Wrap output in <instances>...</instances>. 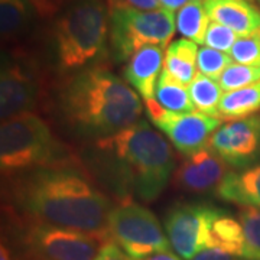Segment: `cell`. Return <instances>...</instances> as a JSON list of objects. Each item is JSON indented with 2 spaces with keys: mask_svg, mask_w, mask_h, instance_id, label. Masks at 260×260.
<instances>
[{
  "mask_svg": "<svg viewBox=\"0 0 260 260\" xmlns=\"http://www.w3.org/2000/svg\"><path fill=\"white\" fill-rule=\"evenodd\" d=\"M8 214L77 232L109 236L113 201L80 162L8 178Z\"/></svg>",
  "mask_w": 260,
  "mask_h": 260,
  "instance_id": "cell-1",
  "label": "cell"
},
{
  "mask_svg": "<svg viewBox=\"0 0 260 260\" xmlns=\"http://www.w3.org/2000/svg\"><path fill=\"white\" fill-rule=\"evenodd\" d=\"M56 110L71 130L94 140L140 120L139 94L103 64L68 75L56 91Z\"/></svg>",
  "mask_w": 260,
  "mask_h": 260,
  "instance_id": "cell-2",
  "label": "cell"
},
{
  "mask_svg": "<svg viewBox=\"0 0 260 260\" xmlns=\"http://www.w3.org/2000/svg\"><path fill=\"white\" fill-rule=\"evenodd\" d=\"M93 150L114 186L124 195L123 200L136 197L143 203H153L177 169L172 145L145 120L94 140Z\"/></svg>",
  "mask_w": 260,
  "mask_h": 260,
  "instance_id": "cell-3",
  "label": "cell"
},
{
  "mask_svg": "<svg viewBox=\"0 0 260 260\" xmlns=\"http://www.w3.org/2000/svg\"><path fill=\"white\" fill-rule=\"evenodd\" d=\"M110 34L106 0H71L54 19L52 48L56 71L62 77L102 64Z\"/></svg>",
  "mask_w": 260,
  "mask_h": 260,
  "instance_id": "cell-4",
  "label": "cell"
},
{
  "mask_svg": "<svg viewBox=\"0 0 260 260\" xmlns=\"http://www.w3.org/2000/svg\"><path fill=\"white\" fill-rule=\"evenodd\" d=\"M74 155L55 138L51 126L37 113L2 121L0 127V169L6 178L34 169L73 164Z\"/></svg>",
  "mask_w": 260,
  "mask_h": 260,
  "instance_id": "cell-5",
  "label": "cell"
},
{
  "mask_svg": "<svg viewBox=\"0 0 260 260\" xmlns=\"http://www.w3.org/2000/svg\"><path fill=\"white\" fill-rule=\"evenodd\" d=\"M9 234L20 260H94L106 236L77 232L9 214ZM8 243V244H10Z\"/></svg>",
  "mask_w": 260,
  "mask_h": 260,
  "instance_id": "cell-6",
  "label": "cell"
},
{
  "mask_svg": "<svg viewBox=\"0 0 260 260\" xmlns=\"http://www.w3.org/2000/svg\"><path fill=\"white\" fill-rule=\"evenodd\" d=\"M175 29L177 18L171 10L110 9L109 42L113 58L127 62L145 45L168 48Z\"/></svg>",
  "mask_w": 260,
  "mask_h": 260,
  "instance_id": "cell-7",
  "label": "cell"
},
{
  "mask_svg": "<svg viewBox=\"0 0 260 260\" xmlns=\"http://www.w3.org/2000/svg\"><path fill=\"white\" fill-rule=\"evenodd\" d=\"M109 236L135 260L172 251L156 215L132 200H121L114 205L109 218Z\"/></svg>",
  "mask_w": 260,
  "mask_h": 260,
  "instance_id": "cell-8",
  "label": "cell"
},
{
  "mask_svg": "<svg viewBox=\"0 0 260 260\" xmlns=\"http://www.w3.org/2000/svg\"><path fill=\"white\" fill-rule=\"evenodd\" d=\"M45 91V80L38 62L22 48L3 54L0 71L2 121L35 113Z\"/></svg>",
  "mask_w": 260,
  "mask_h": 260,
  "instance_id": "cell-9",
  "label": "cell"
},
{
  "mask_svg": "<svg viewBox=\"0 0 260 260\" xmlns=\"http://www.w3.org/2000/svg\"><path fill=\"white\" fill-rule=\"evenodd\" d=\"M145 112L156 129L167 135L171 145L184 156L207 146L208 140L223 123L221 119L201 112L175 113L164 109L155 99L145 100Z\"/></svg>",
  "mask_w": 260,
  "mask_h": 260,
  "instance_id": "cell-10",
  "label": "cell"
},
{
  "mask_svg": "<svg viewBox=\"0 0 260 260\" xmlns=\"http://www.w3.org/2000/svg\"><path fill=\"white\" fill-rule=\"evenodd\" d=\"M217 208L204 203H179L165 215V233L174 251L184 260H192L208 249V229Z\"/></svg>",
  "mask_w": 260,
  "mask_h": 260,
  "instance_id": "cell-11",
  "label": "cell"
},
{
  "mask_svg": "<svg viewBox=\"0 0 260 260\" xmlns=\"http://www.w3.org/2000/svg\"><path fill=\"white\" fill-rule=\"evenodd\" d=\"M207 146L232 168H249L260 158V114L223 123Z\"/></svg>",
  "mask_w": 260,
  "mask_h": 260,
  "instance_id": "cell-12",
  "label": "cell"
},
{
  "mask_svg": "<svg viewBox=\"0 0 260 260\" xmlns=\"http://www.w3.org/2000/svg\"><path fill=\"white\" fill-rule=\"evenodd\" d=\"M230 172L229 165L213 149L204 146L177 165L172 177L175 189L185 194L203 195L217 192V188Z\"/></svg>",
  "mask_w": 260,
  "mask_h": 260,
  "instance_id": "cell-13",
  "label": "cell"
},
{
  "mask_svg": "<svg viewBox=\"0 0 260 260\" xmlns=\"http://www.w3.org/2000/svg\"><path fill=\"white\" fill-rule=\"evenodd\" d=\"M165 48L145 45L136 51L123 68V80L145 100L155 99L159 77L164 71Z\"/></svg>",
  "mask_w": 260,
  "mask_h": 260,
  "instance_id": "cell-14",
  "label": "cell"
},
{
  "mask_svg": "<svg viewBox=\"0 0 260 260\" xmlns=\"http://www.w3.org/2000/svg\"><path fill=\"white\" fill-rule=\"evenodd\" d=\"M208 247L223 250L243 260H260V249L246 236L240 220L217 208L208 229Z\"/></svg>",
  "mask_w": 260,
  "mask_h": 260,
  "instance_id": "cell-15",
  "label": "cell"
},
{
  "mask_svg": "<svg viewBox=\"0 0 260 260\" xmlns=\"http://www.w3.org/2000/svg\"><path fill=\"white\" fill-rule=\"evenodd\" d=\"M210 20L233 29L239 37L260 30V8L256 0H204Z\"/></svg>",
  "mask_w": 260,
  "mask_h": 260,
  "instance_id": "cell-16",
  "label": "cell"
},
{
  "mask_svg": "<svg viewBox=\"0 0 260 260\" xmlns=\"http://www.w3.org/2000/svg\"><path fill=\"white\" fill-rule=\"evenodd\" d=\"M215 194L224 201L240 205L242 208H260V164L237 172L230 171Z\"/></svg>",
  "mask_w": 260,
  "mask_h": 260,
  "instance_id": "cell-17",
  "label": "cell"
},
{
  "mask_svg": "<svg viewBox=\"0 0 260 260\" xmlns=\"http://www.w3.org/2000/svg\"><path fill=\"white\" fill-rule=\"evenodd\" d=\"M37 16L29 0H0V32L3 47L18 48Z\"/></svg>",
  "mask_w": 260,
  "mask_h": 260,
  "instance_id": "cell-18",
  "label": "cell"
},
{
  "mask_svg": "<svg viewBox=\"0 0 260 260\" xmlns=\"http://www.w3.org/2000/svg\"><path fill=\"white\" fill-rule=\"evenodd\" d=\"M198 45L194 41L186 38H181L171 42L165 52L164 61V71H167L171 77L184 85H189L194 80L197 70V55H198Z\"/></svg>",
  "mask_w": 260,
  "mask_h": 260,
  "instance_id": "cell-19",
  "label": "cell"
},
{
  "mask_svg": "<svg viewBox=\"0 0 260 260\" xmlns=\"http://www.w3.org/2000/svg\"><path fill=\"white\" fill-rule=\"evenodd\" d=\"M257 112H260V81L225 91L218 106L217 117L221 120H240Z\"/></svg>",
  "mask_w": 260,
  "mask_h": 260,
  "instance_id": "cell-20",
  "label": "cell"
},
{
  "mask_svg": "<svg viewBox=\"0 0 260 260\" xmlns=\"http://www.w3.org/2000/svg\"><path fill=\"white\" fill-rule=\"evenodd\" d=\"M188 91L197 112L217 117L218 106L223 99L224 91L217 80L197 73L194 80L188 85Z\"/></svg>",
  "mask_w": 260,
  "mask_h": 260,
  "instance_id": "cell-21",
  "label": "cell"
},
{
  "mask_svg": "<svg viewBox=\"0 0 260 260\" xmlns=\"http://www.w3.org/2000/svg\"><path fill=\"white\" fill-rule=\"evenodd\" d=\"M210 25L203 0H195L181 8L177 15L178 32L186 39L194 41L197 45H203L205 34Z\"/></svg>",
  "mask_w": 260,
  "mask_h": 260,
  "instance_id": "cell-22",
  "label": "cell"
},
{
  "mask_svg": "<svg viewBox=\"0 0 260 260\" xmlns=\"http://www.w3.org/2000/svg\"><path fill=\"white\" fill-rule=\"evenodd\" d=\"M155 100L169 112L188 113L194 112L195 109L186 85L177 81L167 71H162L159 77Z\"/></svg>",
  "mask_w": 260,
  "mask_h": 260,
  "instance_id": "cell-23",
  "label": "cell"
},
{
  "mask_svg": "<svg viewBox=\"0 0 260 260\" xmlns=\"http://www.w3.org/2000/svg\"><path fill=\"white\" fill-rule=\"evenodd\" d=\"M224 91H232L260 81V67L230 64L217 80Z\"/></svg>",
  "mask_w": 260,
  "mask_h": 260,
  "instance_id": "cell-24",
  "label": "cell"
},
{
  "mask_svg": "<svg viewBox=\"0 0 260 260\" xmlns=\"http://www.w3.org/2000/svg\"><path fill=\"white\" fill-rule=\"evenodd\" d=\"M230 64H233L232 56L225 52L208 47L200 48V51H198L197 70H198V73L207 75L210 78L218 80L224 70Z\"/></svg>",
  "mask_w": 260,
  "mask_h": 260,
  "instance_id": "cell-25",
  "label": "cell"
},
{
  "mask_svg": "<svg viewBox=\"0 0 260 260\" xmlns=\"http://www.w3.org/2000/svg\"><path fill=\"white\" fill-rule=\"evenodd\" d=\"M229 55L237 64L260 67V30L237 38Z\"/></svg>",
  "mask_w": 260,
  "mask_h": 260,
  "instance_id": "cell-26",
  "label": "cell"
},
{
  "mask_svg": "<svg viewBox=\"0 0 260 260\" xmlns=\"http://www.w3.org/2000/svg\"><path fill=\"white\" fill-rule=\"evenodd\" d=\"M237 38L239 35L233 29L211 20L208 25V29H207V34H205L204 44L208 48H213V49L227 54V52H230Z\"/></svg>",
  "mask_w": 260,
  "mask_h": 260,
  "instance_id": "cell-27",
  "label": "cell"
},
{
  "mask_svg": "<svg viewBox=\"0 0 260 260\" xmlns=\"http://www.w3.org/2000/svg\"><path fill=\"white\" fill-rule=\"evenodd\" d=\"M239 220L249 240L260 249V208H242L239 214Z\"/></svg>",
  "mask_w": 260,
  "mask_h": 260,
  "instance_id": "cell-28",
  "label": "cell"
},
{
  "mask_svg": "<svg viewBox=\"0 0 260 260\" xmlns=\"http://www.w3.org/2000/svg\"><path fill=\"white\" fill-rule=\"evenodd\" d=\"M109 9H136L158 10L162 9L159 0H106Z\"/></svg>",
  "mask_w": 260,
  "mask_h": 260,
  "instance_id": "cell-29",
  "label": "cell"
},
{
  "mask_svg": "<svg viewBox=\"0 0 260 260\" xmlns=\"http://www.w3.org/2000/svg\"><path fill=\"white\" fill-rule=\"evenodd\" d=\"M94 260H135L130 257L126 251L121 249L117 243L109 240L103 244V247L99 251Z\"/></svg>",
  "mask_w": 260,
  "mask_h": 260,
  "instance_id": "cell-30",
  "label": "cell"
},
{
  "mask_svg": "<svg viewBox=\"0 0 260 260\" xmlns=\"http://www.w3.org/2000/svg\"><path fill=\"white\" fill-rule=\"evenodd\" d=\"M192 260H243L240 257H236L233 254H229L223 250L214 249V247H208L200 251Z\"/></svg>",
  "mask_w": 260,
  "mask_h": 260,
  "instance_id": "cell-31",
  "label": "cell"
},
{
  "mask_svg": "<svg viewBox=\"0 0 260 260\" xmlns=\"http://www.w3.org/2000/svg\"><path fill=\"white\" fill-rule=\"evenodd\" d=\"M191 2H195V0H159L162 9L171 10V12L179 9V8H184L185 5L191 3ZM203 2H204V0H203Z\"/></svg>",
  "mask_w": 260,
  "mask_h": 260,
  "instance_id": "cell-32",
  "label": "cell"
},
{
  "mask_svg": "<svg viewBox=\"0 0 260 260\" xmlns=\"http://www.w3.org/2000/svg\"><path fill=\"white\" fill-rule=\"evenodd\" d=\"M139 260H181L177 254H174L172 251H162V253H153L150 256H146L143 259Z\"/></svg>",
  "mask_w": 260,
  "mask_h": 260,
  "instance_id": "cell-33",
  "label": "cell"
},
{
  "mask_svg": "<svg viewBox=\"0 0 260 260\" xmlns=\"http://www.w3.org/2000/svg\"><path fill=\"white\" fill-rule=\"evenodd\" d=\"M0 260H15L13 254H12V250L5 242L2 243V247H0Z\"/></svg>",
  "mask_w": 260,
  "mask_h": 260,
  "instance_id": "cell-34",
  "label": "cell"
},
{
  "mask_svg": "<svg viewBox=\"0 0 260 260\" xmlns=\"http://www.w3.org/2000/svg\"><path fill=\"white\" fill-rule=\"evenodd\" d=\"M256 2H257V5H259V6H260V0H256Z\"/></svg>",
  "mask_w": 260,
  "mask_h": 260,
  "instance_id": "cell-35",
  "label": "cell"
}]
</instances>
